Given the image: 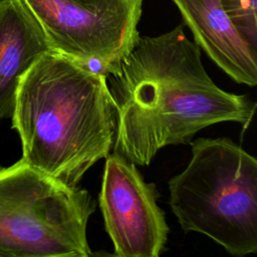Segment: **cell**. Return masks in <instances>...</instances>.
<instances>
[{
	"mask_svg": "<svg viewBox=\"0 0 257 257\" xmlns=\"http://www.w3.org/2000/svg\"><path fill=\"white\" fill-rule=\"evenodd\" d=\"M104 75L115 108L113 152L138 166L150 165L167 146L190 144L212 124L233 121L247 128L256 109L248 96L213 82L182 24L139 36Z\"/></svg>",
	"mask_w": 257,
	"mask_h": 257,
	"instance_id": "cell-1",
	"label": "cell"
},
{
	"mask_svg": "<svg viewBox=\"0 0 257 257\" xmlns=\"http://www.w3.org/2000/svg\"><path fill=\"white\" fill-rule=\"evenodd\" d=\"M11 117L21 159L68 187L113 146L115 108L105 75L54 50L22 76Z\"/></svg>",
	"mask_w": 257,
	"mask_h": 257,
	"instance_id": "cell-2",
	"label": "cell"
},
{
	"mask_svg": "<svg viewBox=\"0 0 257 257\" xmlns=\"http://www.w3.org/2000/svg\"><path fill=\"white\" fill-rule=\"evenodd\" d=\"M190 144L188 166L168 184L181 228L206 235L231 255L256 253L257 160L227 138Z\"/></svg>",
	"mask_w": 257,
	"mask_h": 257,
	"instance_id": "cell-3",
	"label": "cell"
},
{
	"mask_svg": "<svg viewBox=\"0 0 257 257\" xmlns=\"http://www.w3.org/2000/svg\"><path fill=\"white\" fill-rule=\"evenodd\" d=\"M95 202L22 159L0 167V257H87Z\"/></svg>",
	"mask_w": 257,
	"mask_h": 257,
	"instance_id": "cell-4",
	"label": "cell"
},
{
	"mask_svg": "<svg viewBox=\"0 0 257 257\" xmlns=\"http://www.w3.org/2000/svg\"><path fill=\"white\" fill-rule=\"evenodd\" d=\"M54 51L103 74L139 38L143 0H22Z\"/></svg>",
	"mask_w": 257,
	"mask_h": 257,
	"instance_id": "cell-5",
	"label": "cell"
},
{
	"mask_svg": "<svg viewBox=\"0 0 257 257\" xmlns=\"http://www.w3.org/2000/svg\"><path fill=\"white\" fill-rule=\"evenodd\" d=\"M158 196L155 184L144 180L137 165L115 152L106 156L98 205L115 256L162 254L170 229Z\"/></svg>",
	"mask_w": 257,
	"mask_h": 257,
	"instance_id": "cell-6",
	"label": "cell"
},
{
	"mask_svg": "<svg viewBox=\"0 0 257 257\" xmlns=\"http://www.w3.org/2000/svg\"><path fill=\"white\" fill-rule=\"evenodd\" d=\"M195 43L237 83L257 84V48L228 17L222 0H173Z\"/></svg>",
	"mask_w": 257,
	"mask_h": 257,
	"instance_id": "cell-7",
	"label": "cell"
},
{
	"mask_svg": "<svg viewBox=\"0 0 257 257\" xmlns=\"http://www.w3.org/2000/svg\"><path fill=\"white\" fill-rule=\"evenodd\" d=\"M53 48L22 0H0V119L12 115L20 80Z\"/></svg>",
	"mask_w": 257,
	"mask_h": 257,
	"instance_id": "cell-8",
	"label": "cell"
},
{
	"mask_svg": "<svg viewBox=\"0 0 257 257\" xmlns=\"http://www.w3.org/2000/svg\"><path fill=\"white\" fill-rule=\"evenodd\" d=\"M222 4L234 26L257 48L256 0H222Z\"/></svg>",
	"mask_w": 257,
	"mask_h": 257,
	"instance_id": "cell-9",
	"label": "cell"
}]
</instances>
